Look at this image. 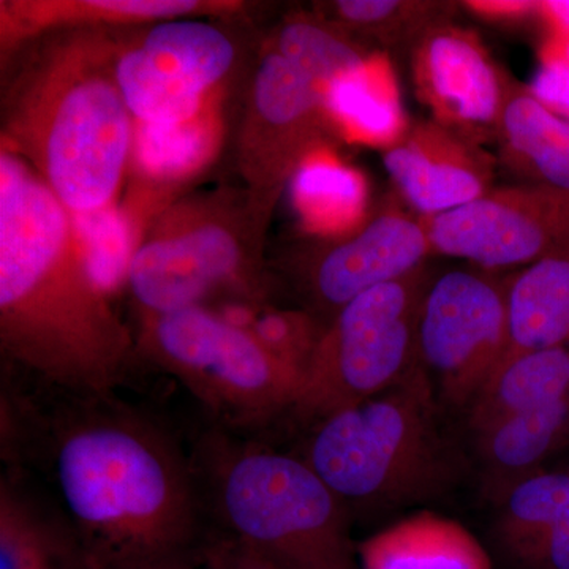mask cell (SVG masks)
Returning <instances> with one entry per match:
<instances>
[{
  "mask_svg": "<svg viewBox=\"0 0 569 569\" xmlns=\"http://www.w3.org/2000/svg\"><path fill=\"white\" fill-rule=\"evenodd\" d=\"M2 459L80 569H167L211 530L192 455L118 391L7 372Z\"/></svg>",
  "mask_w": 569,
  "mask_h": 569,
  "instance_id": "obj_1",
  "label": "cell"
},
{
  "mask_svg": "<svg viewBox=\"0 0 569 569\" xmlns=\"http://www.w3.org/2000/svg\"><path fill=\"white\" fill-rule=\"evenodd\" d=\"M0 348L7 372L118 391L137 343L89 274L73 213L31 163L0 152Z\"/></svg>",
  "mask_w": 569,
  "mask_h": 569,
  "instance_id": "obj_2",
  "label": "cell"
},
{
  "mask_svg": "<svg viewBox=\"0 0 569 569\" xmlns=\"http://www.w3.org/2000/svg\"><path fill=\"white\" fill-rule=\"evenodd\" d=\"M110 43L74 36L52 43L11 93L3 138L33 164L71 213L112 206L132 153Z\"/></svg>",
  "mask_w": 569,
  "mask_h": 569,
  "instance_id": "obj_3",
  "label": "cell"
},
{
  "mask_svg": "<svg viewBox=\"0 0 569 569\" xmlns=\"http://www.w3.org/2000/svg\"><path fill=\"white\" fill-rule=\"evenodd\" d=\"M209 523L280 569H359L350 509L299 456L208 426L192 445Z\"/></svg>",
  "mask_w": 569,
  "mask_h": 569,
  "instance_id": "obj_4",
  "label": "cell"
},
{
  "mask_svg": "<svg viewBox=\"0 0 569 569\" xmlns=\"http://www.w3.org/2000/svg\"><path fill=\"white\" fill-rule=\"evenodd\" d=\"M419 366L396 387L312 425L301 458L347 508L426 503L458 488L462 455Z\"/></svg>",
  "mask_w": 569,
  "mask_h": 569,
  "instance_id": "obj_5",
  "label": "cell"
},
{
  "mask_svg": "<svg viewBox=\"0 0 569 569\" xmlns=\"http://www.w3.org/2000/svg\"><path fill=\"white\" fill-rule=\"evenodd\" d=\"M137 350L193 396L212 427L241 436L290 415L302 383V370L250 326L208 307L142 317Z\"/></svg>",
  "mask_w": 569,
  "mask_h": 569,
  "instance_id": "obj_6",
  "label": "cell"
},
{
  "mask_svg": "<svg viewBox=\"0 0 569 569\" xmlns=\"http://www.w3.org/2000/svg\"><path fill=\"white\" fill-rule=\"evenodd\" d=\"M432 277L422 266L340 309L318 337L290 417L312 426L396 387L417 366L419 309Z\"/></svg>",
  "mask_w": 569,
  "mask_h": 569,
  "instance_id": "obj_7",
  "label": "cell"
},
{
  "mask_svg": "<svg viewBox=\"0 0 569 569\" xmlns=\"http://www.w3.org/2000/svg\"><path fill=\"white\" fill-rule=\"evenodd\" d=\"M271 208L254 193L246 209L213 204L164 220L134 249L127 276L142 317L204 307L222 291L257 293L258 247Z\"/></svg>",
  "mask_w": 569,
  "mask_h": 569,
  "instance_id": "obj_8",
  "label": "cell"
},
{
  "mask_svg": "<svg viewBox=\"0 0 569 569\" xmlns=\"http://www.w3.org/2000/svg\"><path fill=\"white\" fill-rule=\"evenodd\" d=\"M509 277L485 269L433 276L419 309L417 365L441 402L470 408L509 346Z\"/></svg>",
  "mask_w": 569,
  "mask_h": 569,
  "instance_id": "obj_9",
  "label": "cell"
},
{
  "mask_svg": "<svg viewBox=\"0 0 569 569\" xmlns=\"http://www.w3.org/2000/svg\"><path fill=\"white\" fill-rule=\"evenodd\" d=\"M433 254L485 271L569 253V194L537 183L492 187L470 203L422 217Z\"/></svg>",
  "mask_w": 569,
  "mask_h": 569,
  "instance_id": "obj_10",
  "label": "cell"
},
{
  "mask_svg": "<svg viewBox=\"0 0 569 569\" xmlns=\"http://www.w3.org/2000/svg\"><path fill=\"white\" fill-rule=\"evenodd\" d=\"M396 190L373 208L365 227L299 257L291 280L305 312L325 326L359 295L426 266L432 253L425 220Z\"/></svg>",
  "mask_w": 569,
  "mask_h": 569,
  "instance_id": "obj_11",
  "label": "cell"
},
{
  "mask_svg": "<svg viewBox=\"0 0 569 569\" xmlns=\"http://www.w3.org/2000/svg\"><path fill=\"white\" fill-rule=\"evenodd\" d=\"M329 133L323 93L276 48H268L254 71L239 146L252 192L274 201Z\"/></svg>",
  "mask_w": 569,
  "mask_h": 569,
  "instance_id": "obj_12",
  "label": "cell"
},
{
  "mask_svg": "<svg viewBox=\"0 0 569 569\" xmlns=\"http://www.w3.org/2000/svg\"><path fill=\"white\" fill-rule=\"evenodd\" d=\"M411 80L432 121L482 146L496 141L515 82L477 32L433 26L410 50Z\"/></svg>",
  "mask_w": 569,
  "mask_h": 569,
  "instance_id": "obj_13",
  "label": "cell"
},
{
  "mask_svg": "<svg viewBox=\"0 0 569 569\" xmlns=\"http://www.w3.org/2000/svg\"><path fill=\"white\" fill-rule=\"evenodd\" d=\"M383 163L396 192L421 217L477 200L493 187L496 160L482 146L427 119L413 122Z\"/></svg>",
  "mask_w": 569,
  "mask_h": 569,
  "instance_id": "obj_14",
  "label": "cell"
},
{
  "mask_svg": "<svg viewBox=\"0 0 569 569\" xmlns=\"http://www.w3.org/2000/svg\"><path fill=\"white\" fill-rule=\"evenodd\" d=\"M473 433L482 492L498 507L569 447V400L509 415Z\"/></svg>",
  "mask_w": 569,
  "mask_h": 569,
  "instance_id": "obj_15",
  "label": "cell"
},
{
  "mask_svg": "<svg viewBox=\"0 0 569 569\" xmlns=\"http://www.w3.org/2000/svg\"><path fill=\"white\" fill-rule=\"evenodd\" d=\"M325 108L332 132L383 152L395 148L411 126L395 66L383 52L373 51L358 70L332 84Z\"/></svg>",
  "mask_w": 569,
  "mask_h": 569,
  "instance_id": "obj_16",
  "label": "cell"
},
{
  "mask_svg": "<svg viewBox=\"0 0 569 569\" xmlns=\"http://www.w3.org/2000/svg\"><path fill=\"white\" fill-rule=\"evenodd\" d=\"M356 556L359 569H492L477 537L432 512L378 531L358 546Z\"/></svg>",
  "mask_w": 569,
  "mask_h": 569,
  "instance_id": "obj_17",
  "label": "cell"
},
{
  "mask_svg": "<svg viewBox=\"0 0 569 569\" xmlns=\"http://www.w3.org/2000/svg\"><path fill=\"white\" fill-rule=\"evenodd\" d=\"M496 141L512 173L569 194V121L539 103L527 86L512 89Z\"/></svg>",
  "mask_w": 569,
  "mask_h": 569,
  "instance_id": "obj_18",
  "label": "cell"
},
{
  "mask_svg": "<svg viewBox=\"0 0 569 569\" xmlns=\"http://www.w3.org/2000/svg\"><path fill=\"white\" fill-rule=\"evenodd\" d=\"M291 197L305 230L332 241L356 233L373 212L365 173L340 160L328 144L299 164Z\"/></svg>",
  "mask_w": 569,
  "mask_h": 569,
  "instance_id": "obj_19",
  "label": "cell"
},
{
  "mask_svg": "<svg viewBox=\"0 0 569 569\" xmlns=\"http://www.w3.org/2000/svg\"><path fill=\"white\" fill-rule=\"evenodd\" d=\"M508 325L503 362L529 351L568 346L569 253L545 258L509 276Z\"/></svg>",
  "mask_w": 569,
  "mask_h": 569,
  "instance_id": "obj_20",
  "label": "cell"
},
{
  "mask_svg": "<svg viewBox=\"0 0 569 569\" xmlns=\"http://www.w3.org/2000/svg\"><path fill=\"white\" fill-rule=\"evenodd\" d=\"M238 3L200 0H44L11 2L2 7V32L7 43L61 26L133 24L173 20L206 11L236 10Z\"/></svg>",
  "mask_w": 569,
  "mask_h": 569,
  "instance_id": "obj_21",
  "label": "cell"
},
{
  "mask_svg": "<svg viewBox=\"0 0 569 569\" xmlns=\"http://www.w3.org/2000/svg\"><path fill=\"white\" fill-rule=\"evenodd\" d=\"M561 400H569V343L505 361L468 408V426L477 432L509 415Z\"/></svg>",
  "mask_w": 569,
  "mask_h": 569,
  "instance_id": "obj_22",
  "label": "cell"
},
{
  "mask_svg": "<svg viewBox=\"0 0 569 569\" xmlns=\"http://www.w3.org/2000/svg\"><path fill=\"white\" fill-rule=\"evenodd\" d=\"M174 80L206 93L234 62V44L203 21L171 20L153 26L138 44Z\"/></svg>",
  "mask_w": 569,
  "mask_h": 569,
  "instance_id": "obj_23",
  "label": "cell"
},
{
  "mask_svg": "<svg viewBox=\"0 0 569 569\" xmlns=\"http://www.w3.org/2000/svg\"><path fill=\"white\" fill-rule=\"evenodd\" d=\"M331 24L387 48H411L433 26L451 21L456 2L437 0H337Z\"/></svg>",
  "mask_w": 569,
  "mask_h": 569,
  "instance_id": "obj_24",
  "label": "cell"
},
{
  "mask_svg": "<svg viewBox=\"0 0 569 569\" xmlns=\"http://www.w3.org/2000/svg\"><path fill=\"white\" fill-rule=\"evenodd\" d=\"M114 73L123 102L137 122H190L203 107V92L174 80L140 47L129 48L116 58Z\"/></svg>",
  "mask_w": 569,
  "mask_h": 569,
  "instance_id": "obj_25",
  "label": "cell"
},
{
  "mask_svg": "<svg viewBox=\"0 0 569 569\" xmlns=\"http://www.w3.org/2000/svg\"><path fill=\"white\" fill-rule=\"evenodd\" d=\"M0 569H80L58 530L17 485H0Z\"/></svg>",
  "mask_w": 569,
  "mask_h": 569,
  "instance_id": "obj_26",
  "label": "cell"
},
{
  "mask_svg": "<svg viewBox=\"0 0 569 569\" xmlns=\"http://www.w3.org/2000/svg\"><path fill=\"white\" fill-rule=\"evenodd\" d=\"M272 48L298 67L325 99L332 84L353 73L372 54L331 22L307 17L284 21Z\"/></svg>",
  "mask_w": 569,
  "mask_h": 569,
  "instance_id": "obj_27",
  "label": "cell"
},
{
  "mask_svg": "<svg viewBox=\"0 0 569 569\" xmlns=\"http://www.w3.org/2000/svg\"><path fill=\"white\" fill-rule=\"evenodd\" d=\"M498 531L511 556L569 520V463L542 468L509 490L500 505Z\"/></svg>",
  "mask_w": 569,
  "mask_h": 569,
  "instance_id": "obj_28",
  "label": "cell"
},
{
  "mask_svg": "<svg viewBox=\"0 0 569 569\" xmlns=\"http://www.w3.org/2000/svg\"><path fill=\"white\" fill-rule=\"evenodd\" d=\"M213 146L216 129L206 118L176 126L137 122L132 153L146 178L163 182L197 171L211 156Z\"/></svg>",
  "mask_w": 569,
  "mask_h": 569,
  "instance_id": "obj_29",
  "label": "cell"
},
{
  "mask_svg": "<svg viewBox=\"0 0 569 569\" xmlns=\"http://www.w3.org/2000/svg\"><path fill=\"white\" fill-rule=\"evenodd\" d=\"M78 242H80L89 274L104 293H114L127 282L132 263L133 234L130 222L114 206L102 211L73 213Z\"/></svg>",
  "mask_w": 569,
  "mask_h": 569,
  "instance_id": "obj_30",
  "label": "cell"
},
{
  "mask_svg": "<svg viewBox=\"0 0 569 569\" xmlns=\"http://www.w3.org/2000/svg\"><path fill=\"white\" fill-rule=\"evenodd\" d=\"M548 110L569 121V66L556 56L539 52V69L527 86Z\"/></svg>",
  "mask_w": 569,
  "mask_h": 569,
  "instance_id": "obj_31",
  "label": "cell"
},
{
  "mask_svg": "<svg viewBox=\"0 0 569 569\" xmlns=\"http://www.w3.org/2000/svg\"><path fill=\"white\" fill-rule=\"evenodd\" d=\"M512 557L522 569H569V520L533 539Z\"/></svg>",
  "mask_w": 569,
  "mask_h": 569,
  "instance_id": "obj_32",
  "label": "cell"
},
{
  "mask_svg": "<svg viewBox=\"0 0 569 569\" xmlns=\"http://www.w3.org/2000/svg\"><path fill=\"white\" fill-rule=\"evenodd\" d=\"M538 0H466L463 10L475 18L498 24H515L537 18Z\"/></svg>",
  "mask_w": 569,
  "mask_h": 569,
  "instance_id": "obj_33",
  "label": "cell"
},
{
  "mask_svg": "<svg viewBox=\"0 0 569 569\" xmlns=\"http://www.w3.org/2000/svg\"><path fill=\"white\" fill-rule=\"evenodd\" d=\"M216 569H280L261 553L238 545L233 541H223L213 549Z\"/></svg>",
  "mask_w": 569,
  "mask_h": 569,
  "instance_id": "obj_34",
  "label": "cell"
},
{
  "mask_svg": "<svg viewBox=\"0 0 569 569\" xmlns=\"http://www.w3.org/2000/svg\"><path fill=\"white\" fill-rule=\"evenodd\" d=\"M537 18L548 36L569 37V0H538Z\"/></svg>",
  "mask_w": 569,
  "mask_h": 569,
  "instance_id": "obj_35",
  "label": "cell"
},
{
  "mask_svg": "<svg viewBox=\"0 0 569 569\" xmlns=\"http://www.w3.org/2000/svg\"><path fill=\"white\" fill-rule=\"evenodd\" d=\"M539 52L556 56L569 66V37L548 36Z\"/></svg>",
  "mask_w": 569,
  "mask_h": 569,
  "instance_id": "obj_36",
  "label": "cell"
}]
</instances>
